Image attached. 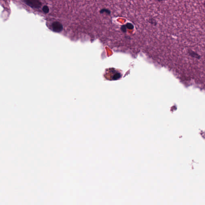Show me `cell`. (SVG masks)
Masks as SVG:
<instances>
[{
	"label": "cell",
	"instance_id": "6da1fadb",
	"mask_svg": "<svg viewBox=\"0 0 205 205\" xmlns=\"http://www.w3.org/2000/svg\"><path fill=\"white\" fill-rule=\"evenodd\" d=\"M25 1L30 7L35 8H39L41 5L39 0H25Z\"/></svg>",
	"mask_w": 205,
	"mask_h": 205
},
{
	"label": "cell",
	"instance_id": "7a4b0ae2",
	"mask_svg": "<svg viewBox=\"0 0 205 205\" xmlns=\"http://www.w3.org/2000/svg\"><path fill=\"white\" fill-rule=\"evenodd\" d=\"M52 28L53 30L55 32H60L63 29L62 25L58 22H54L52 25Z\"/></svg>",
	"mask_w": 205,
	"mask_h": 205
},
{
	"label": "cell",
	"instance_id": "3957f363",
	"mask_svg": "<svg viewBox=\"0 0 205 205\" xmlns=\"http://www.w3.org/2000/svg\"><path fill=\"white\" fill-rule=\"evenodd\" d=\"M99 13L101 14H106L108 15H110L111 13V11L107 9H102L100 10L99 11Z\"/></svg>",
	"mask_w": 205,
	"mask_h": 205
},
{
	"label": "cell",
	"instance_id": "277c9868",
	"mask_svg": "<svg viewBox=\"0 0 205 205\" xmlns=\"http://www.w3.org/2000/svg\"><path fill=\"white\" fill-rule=\"evenodd\" d=\"M125 25H126L127 28L128 29L133 30V29H134V26L131 23H127Z\"/></svg>",
	"mask_w": 205,
	"mask_h": 205
},
{
	"label": "cell",
	"instance_id": "5b68a950",
	"mask_svg": "<svg viewBox=\"0 0 205 205\" xmlns=\"http://www.w3.org/2000/svg\"><path fill=\"white\" fill-rule=\"evenodd\" d=\"M149 22L151 24L153 25L156 26L157 24V22L156 20L154 19H149Z\"/></svg>",
	"mask_w": 205,
	"mask_h": 205
},
{
	"label": "cell",
	"instance_id": "8992f818",
	"mask_svg": "<svg viewBox=\"0 0 205 205\" xmlns=\"http://www.w3.org/2000/svg\"><path fill=\"white\" fill-rule=\"evenodd\" d=\"M49 8L47 6H44L43 8V11L45 13H47L49 12Z\"/></svg>",
	"mask_w": 205,
	"mask_h": 205
},
{
	"label": "cell",
	"instance_id": "52a82bcc",
	"mask_svg": "<svg viewBox=\"0 0 205 205\" xmlns=\"http://www.w3.org/2000/svg\"><path fill=\"white\" fill-rule=\"evenodd\" d=\"M127 27H126V25H123L121 26V31L123 32V33H125L127 31Z\"/></svg>",
	"mask_w": 205,
	"mask_h": 205
},
{
	"label": "cell",
	"instance_id": "ba28073f",
	"mask_svg": "<svg viewBox=\"0 0 205 205\" xmlns=\"http://www.w3.org/2000/svg\"><path fill=\"white\" fill-rule=\"evenodd\" d=\"M155 1H157L159 2H162L166 0H155Z\"/></svg>",
	"mask_w": 205,
	"mask_h": 205
},
{
	"label": "cell",
	"instance_id": "9c48e42d",
	"mask_svg": "<svg viewBox=\"0 0 205 205\" xmlns=\"http://www.w3.org/2000/svg\"><path fill=\"white\" fill-rule=\"evenodd\" d=\"M204 7H205V1H204Z\"/></svg>",
	"mask_w": 205,
	"mask_h": 205
}]
</instances>
